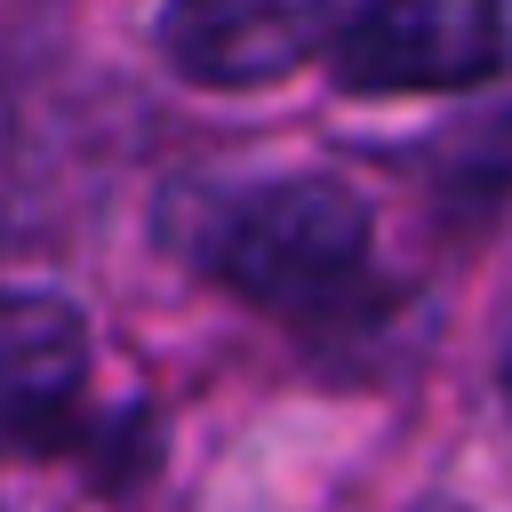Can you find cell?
I'll list each match as a JSON object with an SVG mask.
<instances>
[{
    "instance_id": "1",
    "label": "cell",
    "mask_w": 512,
    "mask_h": 512,
    "mask_svg": "<svg viewBox=\"0 0 512 512\" xmlns=\"http://www.w3.org/2000/svg\"><path fill=\"white\" fill-rule=\"evenodd\" d=\"M200 264L240 304L320 312L368 264V208L336 176H280L216 216V232L200 240Z\"/></svg>"
},
{
    "instance_id": "2",
    "label": "cell",
    "mask_w": 512,
    "mask_h": 512,
    "mask_svg": "<svg viewBox=\"0 0 512 512\" xmlns=\"http://www.w3.org/2000/svg\"><path fill=\"white\" fill-rule=\"evenodd\" d=\"M504 56V0H360L336 24V80L360 96H424L488 80Z\"/></svg>"
},
{
    "instance_id": "3",
    "label": "cell",
    "mask_w": 512,
    "mask_h": 512,
    "mask_svg": "<svg viewBox=\"0 0 512 512\" xmlns=\"http://www.w3.org/2000/svg\"><path fill=\"white\" fill-rule=\"evenodd\" d=\"M328 40V0H168L160 56L200 88L288 80Z\"/></svg>"
},
{
    "instance_id": "4",
    "label": "cell",
    "mask_w": 512,
    "mask_h": 512,
    "mask_svg": "<svg viewBox=\"0 0 512 512\" xmlns=\"http://www.w3.org/2000/svg\"><path fill=\"white\" fill-rule=\"evenodd\" d=\"M0 368H8V424L24 448H40L48 432H64V408L80 400V368H88V336L80 312L56 296H8V328H0Z\"/></svg>"
},
{
    "instance_id": "5",
    "label": "cell",
    "mask_w": 512,
    "mask_h": 512,
    "mask_svg": "<svg viewBox=\"0 0 512 512\" xmlns=\"http://www.w3.org/2000/svg\"><path fill=\"white\" fill-rule=\"evenodd\" d=\"M496 384H504V408H512V328H504V360H496Z\"/></svg>"
},
{
    "instance_id": "6",
    "label": "cell",
    "mask_w": 512,
    "mask_h": 512,
    "mask_svg": "<svg viewBox=\"0 0 512 512\" xmlns=\"http://www.w3.org/2000/svg\"><path fill=\"white\" fill-rule=\"evenodd\" d=\"M416 512H464V504H416Z\"/></svg>"
}]
</instances>
